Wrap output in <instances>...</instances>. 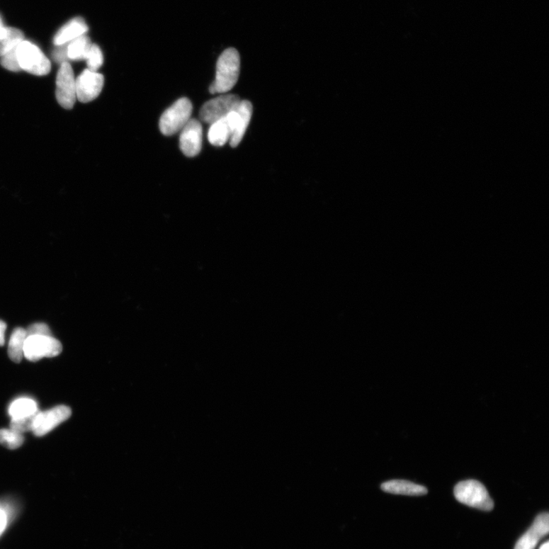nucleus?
Instances as JSON below:
<instances>
[{
  "label": "nucleus",
  "instance_id": "nucleus-1",
  "mask_svg": "<svg viewBox=\"0 0 549 549\" xmlns=\"http://www.w3.org/2000/svg\"><path fill=\"white\" fill-rule=\"evenodd\" d=\"M241 69V57L235 48L230 47L219 57L216 66L215 81L209 87L212 94L231 91L238 81Z\"/></svg>",
  "mask_w": 549,
  "mask_h": 549
},
{
  "label": "nucleus",
  "instance_id": "nucleus-2",
  "mask_svg": "<svg viewBox=\"0 0 549 549\" xmlns=\"http://www.w3.org/2000/svg\"><path fill=\"white\" fill-rule=\"evenodd\" d=\"M456 500L468 506L483 511H491L494 508V502L489 495L486 487L475 480H467L459 482L454 488Z\"/></svg>",
  "mask_w": 549,
  "mask_h": 549
},
{
  "label": "nucleus",
  "instance_id": "nucleus-3",
  "mask_svg": "<svg viewBox=\"0 0 549 549\" xmlns=\"http://www.w3.org/2000/svg\"><path fill=\"white\" fill-rule=\"evenodd\" d=\"M193 104L187 98H181L167 108L159 119V129L163 135L171 136L181 132L191 118Z\"/></svg>",
  "mask_w": 549,
  "mask_h": 549
},
{
  "label": "nucleus",
  "instance_id": "nucleus-4",
  "mask_svg": "<svg viewBox=\"0 0 549 549\" xmlns=\"http://www.w3.org/2000/svg\"><path fill=\"white\" fill-rule=\"evenodd\" d=\"M18 64L23 71L36 75L45 76L51 72V62L36 45L23 41L17 47Z\"/></svg>",
  "mask_w": 549,
  "mask_h": 549
},
{
  "label": "nucleus",
  "instance_id": "nucleus-5",
  "mask_svg": "<svg viewBox=\"0 0 549 549\" xmlns=\"http://www.w3.org/2000/svg\"><path fill=\"white\" fill-rule=\"evenodd\" d=\"M62 351V344L52 336L33 335L26 338L24 356L28 361L37 362L45 357L57 356Z\"/></svg>",
  "mask_w": 549,
  "mask_h": 549
},
{
  "label": "nucleus",
  "instance_id": "nucleus-6",
  "mask_svg": "<svg viewBox=\"0 0 549 549\" xmlns=\"http://www.w3.org/2000/svg\"><path fill=\"white\" fill-rule=\"evenodd\" d=\"M241 101L237 95L224 94L205 103L199 113V117L203 123L212 125L234 111Z\"/></svg>",
  "mask_w": 549,
  "mask_h": 549
},
{
  "label": "nucleus",
  "instance_id": "nucleus-7",
  "mask_svg": "<svg viewBox=\"0 0 549 549\" xmlns=\"http://www.w3.org/2000/svg\"><path fill=\"white\" fill-rule=\"evenodd\" d=\"M56 97L58 103L65 109H72L77 101L76 79L71 64L66 62L57 73Z\"/></svg>",
  "mask_w": 549,
  "mask_h": 549
},
{
  "label": "nucleus",
  "instance_id": "nucleus-8",
  "mask_svg": "<svg viewBox=\"0 0 549 549\" xmlns=\"http://www.w3.org/2000/svg\"><path fill=\"white\" fill-rule=\"evenodd\" d=\"M72 414V409L64 405L57 406L45 412H39L35 419L33 432L36 436H43L68 420Z\"/></svg>",
  "mask_w": 549,
  "mask_h": 549
},
{
  "label": "nucleus",
  "instance_id": "nucleus-9",
  "mask_svg": "<svg viewBox=\"0 0 549 549\" xmlns=\"http://www.w3.org/2000/svg\"><path fill=\"white\" fill-rule=\"evenodd\" d=\"M103 86L104 77L86 69L76 79L77 98L83 103L91 102L101 94Z\"/></svg>",
  "mask_w": 549,
  "mask_h": 549
},
{
  "label": "nucleus",
  "instance_id": "nucleus-10",
  "mask_svg": "<svg viewBox=\"0 0 549 549\" xmlns=\"http://www.w3.org/2000/svg\"><path fill=\"white\" fill-rule=\"evenodd\" d=\"M253 105L248 101H242L236 109L229 114L232 123V135L230 139V145L232 147L241 144L251 123L253 115Z\"/></svg>",
  "mask_w": 549,
  "mask_h": 549
},
{
  "label": "nucleus",
  "instance_id": "nucleus-11",
  "mask_svg": "<svg viewBox=\"0 0 549 549\" xmlns=\"http://www.w3.org/2000/svg\"><path fill=\"white\" fill-rule=\"evenodd\" d=\"M203 145V126L196 119H191L181 130L179 147L182 152L188 157H193L200 153Z\"/></svg>",
  "mask_w": 549,
  "mask_h": 549
},
{
  "label": "nucleus",
  "instance_id": "nucleus-12",
  "mask_svg": "<svg viewBox=\"0 0 549 549\" xmlns=\"http://www.w3.org/2000/svg\"><path fill=\"white\" fill-rule=\"evenodd\" d=\"M549 532V515L543 513L538 515L530 528L521 536L514 549H535L538 542Z\"/></svg>",
  "mask_w": 549,
  "mask_h": 549
},
{
  "label": "nucleus",
  "instance_id": "nucleus-13",
  "mask_svg": "<svg viewBox=\"0 0 549 549\" xmlns=\"http://www.w3.org/2000/svg\"><path fill=\"white\" fill-rule=\"evenodd\" d=\"M88 26L81 17L75 18L64 26L55 36L54 43L62 46L74 41V39L86 35Z\"/></svg>",
  "mask_w": 549,
  "mask_h": 549
},
{
  "label": "nucleus",
  "instance_id": "nucleus-14",
  "mask_svg": "<svg viewBox=\"0 0 549 549\" xmlns=\"http://www.w3.org/2000/svg\"><path fill=\"white\" fill-rule=\"evenodd\" d=\"M382 490L387 493L407 496H422L428 493L426 487L405 480H392L381 485Z\"/></svg>",
  "mask_w": 549,
  "mask_h": 549
},
{
  "label": "nucleus",
  "instance_id": "nucleus-15",
  "mask_svg": "<svg viewBox=\"0 0 549 549\" xmlns=\"http://www.w3.org/2000/svg\"><path fill=\"white\" fill-rule=\"evenodd\" d=\"M208 135L209 142L214 146L222 147L229 142L232 135V125L227 116L212 124Z\"/></svg>",
  "mask_w": 549,
  "mask_h": 549
},
{
  "label": "nucleus",
  "instance_id": "nucleus-16",
  "mask_svg": "<svg viewBox=\"0 0 549 549\" xmlns=\"http://www.w3.org/2000/svg\"><path fill=\"white\" fill-rule=\"evenodd\" d=\"M26 338V331L22 327L15 328L11 336H10L8 355L10 359L16 363L23 361Z\"/></svg>",
  "mask_w": 549,
  "mask_h": 549
},
{
  "label": "nucleus",
  "instance_id": "nucleus-17",
  "mask_svg": "<svg viewBox=\"0 0 549 549\" xmlns=\"http://www.w3.org/2000/svg\"><path fill=\"white\" fill-rule=\"evenodd\" d=\"M37 403L30 398H19L9 407V414L12 419H21L38 412Z\"/></svg>",
  "mask_w": 549,
  "mask_h": 549
},
{
  "label": "nucleus",
  "instance_id": "nucleus-18",
  "mask_svg": "<svg viewBox=\"0 0 549 549\" xmlns=\"http://www.w3.org/2000/svg\"><path fill=\"white\" fill-rule=\"evenodd\" d=\"M92 45L91 39L86 35L79 37L67 47V57L73 61L86 60Z\"/></svg>",
  "mask_w": 549,
  "mask_h": 549
},
{
  "label": "nucleus",
  "instance_id": "nucleus-19",
  "mask_svg": "<svg viewBox=\"0 0 549 549\" xmlns=\"http://www.w3.org/2000/svg\"><path fill=\"white\" fill-rule=\"evenodd\" d=\"M24 41V34L18 28L8 27L5 36L0 38V57L18 46Z\"/></svg>",
  "mask_w": 549,
  "mask_h": 549
},
{
  "label": "nucleus",
  "instance_id": "nucleus-20",
  "mask_svg": "<svg viewBox=\"0 0 549 549\" xmlns=\"http://www.w3.org/2000/svg\"><path fill=\"white\" fill-rule=\"evenodd\" d=\"M17 512L12 504L0 502V537L7 531L15 520Z\"/></svg>",
  "mask_w": 549,
  "mask_h": 549
},
{
  "label": "nucleus",
  "instance_id": "nucleus-21",
  "mask_svg": "<svg viewBox=\"0 0 549 549\" xmlns=\"http://www.w3.org/2000/svg\"><path fill=\"white\" fill-rule=\"evenodd\" d=\"M25 441L23 434L16 433L9 429H1L0 430V444L6 446L9 449H16L21 446Z\"/></svg>",
  "mask_w": 549,
  "mask_h": 549
},
{
  "label": "nucleus",
  "instance_id": "nucleus-22",
  "mask_svg": "<svg viewBox=\"0 0 549 549\" xmlns=\"http://www.w3.org/2000/svg\"><path fill=\"white\" fill-rule=\"evenodd\" d=\"M88 69L89 71L97 72L98 69L103 64V55L101 47L96 45H92L86 56Z\"/></svg>",
  "mask_w": 549,
  "mask_h": 549
},
{
  "label": "nucleus",
  "instance_id": "nucleus-23",
  "mask_svg": "<svg viewBox=\"0 0 549 549\" xmlns=\"http://www.w3.org/2000/svg\"><path fill=\"white\" fill-rule=\"evenodd\" d=\"M38 412L32 416L21 419H12L11 423H10V429H11L12 431L21 434L33 431L35 419Z\"/></svg>",
  "mask_w": 549,
  "mask_h": 549
},
{
  "label": "nucleus",
  "instance_id": "nucleus-24",
  "mask_svg": "<svg viewBox=\"0 0 549 549\" xmlns=\"http://www.w3.org/2000/svg\"><path fill=\"white\" fill-rule=\"evenodd\" d=\"M17 47H18L13 48L11 51L1 57V65L8 69V71L13 72L22 71V69L18 64Z\"/></svg>",
  "mask_w": 549,
  "mask_h": 549
},
{
  "label": "nucleus",
  "instance_id": "nucleus-25",
  "mask_svg": "<svg viewBox=\"0 0 549 549\" xmlns=\"http://www.w3.org/2000/svg\"><path fill=\"white\" fill-rule=\"evenodd\" d=\"M26 331L27 336L33 335L52 336L51 329L45 323H35L30 325Z\"/></svg>",
  "mask_w": 549,
  "mask_h": 549
},
{
  "label": "nucleus",
  "instance_id": "nucleus-26",
  "mask_svg": "<svg viewBox=\"0 0 549 549\" xmlns=\"http://www.w3.org/2000/svg\"><path fill=\"white\" fill-rule=\"evenodd\" d=\"M6 327V324L0 320V346H4L5 344V332Z\"/></svg>",
  "mask_w": 549,
  "mask_h": 549
},
{
  "label": "nucleus",
  "instance_id": "nucleus-27",
  "mask_svg": "<svg viewBox=\"0 0 549 549\" xmlns=\"http://www.w3.org/2000/svg\"><path fill=\"white\" fill-rule=\"evenodd\" d=\"M540 549H549V543L548 542L545 543Z\"/></svg>",
  "mask_w": 549,
  "mask_h": 549
},
{
  "label": "nucleus",
  "instance_id": "nucleus-28",
  "mask_svg": "<svg viewBox=\"0 0 549 549\" xmlns=\"http://www.w3.org/2000/svg\"><path fill=\"white\" fill-rule=\"evenodd\" d=\"M3 27H4V24H3V22H2V18H1V17H0V28H1Z\"/></svg>",
  "mask_w": 549,
  "mask_h": 549
}]
</instances>
